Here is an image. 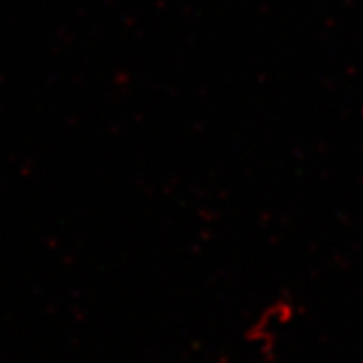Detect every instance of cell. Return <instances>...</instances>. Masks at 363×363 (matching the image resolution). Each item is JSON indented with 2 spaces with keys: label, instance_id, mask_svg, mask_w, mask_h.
<instances>
[{
  "label": "cell",
  "instance_id": "6da1fadb",
  "mask_svg": "<svg viewBox=\"0 0 363 363\" xmlns=\"http://www.w3.org/2000/svg\"><path fill=\"white\" fill-rule=\"evenodd\" d=\"M298 304L289 295L272 296L265 302L245 330V340L259 354H271L280 343L284 332L291 328L298 313Z\"/></svg>",
  "mask_w": 363,
  "mask_h": 363
}]
</instances>
